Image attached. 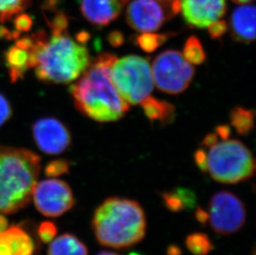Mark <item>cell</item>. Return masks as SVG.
Segmentation results:
<instances>
[{"label":"cell","instance_id":"obj_1","mask_svg":"<svg viewBox=\"0 0 256 255\" xmlns=\"http://www.w3.org/2000/svg\"><path fill=\"white\" fill-rule=\"evenodd\" d=\"M50 28V36L44 31L30 35L31 68L39 80L69 84L89 66V51L85 44L69 35L68 28Z\"/></svg>","mask_w":256,"mask_h":255},{"label":"cell","instance_id":"obj_2","mask_svg":"<svg viewBox=\"0 0 256 255\" xmlns=\"http://www.w3.org/2000/svg\"><path fill=\"white\" fill-rule=\"evenodd\" d=\"M116 60L110 53L100 54L70 87L78 110L100 123L118 120L130 110V104L120 96L110 76Z\"/></svg>","mask_w":256,"mask_h":255},{"label":"cell","instance_id":"obj_3","mask_svg":"<svg viewBox=\"0 0 256 255\" xmlns=\"http://www.w3.org/2000/svg\"><path fill=\"white\" fill-rule=\"evenodd\" d=\"M92 228L100 246L120 250L130 248L144 240L147 222L138 202L113 196L96 209Z\"/></svg>","mask_w":256,"mask_h":255},{"label":"cell","instance_id":"obj_4","mask_svg":"<svg viewBox=\"0 0 256 255\" xmlns=\"http://www.w3.org/2000/svg\"><path fill=\"white\" fill-rule=\"evenodd\" d=\"M41 158L26 148L0 147V214H14L31 200Z\"/></svg>","mask_w":256,"mask_h":255},{"label":"cell","instance_id":"obj_5","mask_svg":"<svg viewBox=\"0 0 256 255\" xmlns=\"http://www.w3.org/2000/svg\"><path fill=\"white\" fill-rule=\"evenodd\" d=\"M209 148L208 172L216 182L237 184L254 176L256 162L243 142L228 138Z\"/></svg>","mask_w":256,"mask_h":255},{"label":"cell","instance_id":"obj_6","mask_svg":"<svg viewBox=\"0 0 256 255\" xmlns=\"http://www.w3.org/2000/svg\"><path fill=\"white\" fill-rule=\"evenodd\" d=\"M110 76L120 96L131 104H140L154 90L151 66L140 56L117 59L110 69Z\"/></svg>","mask_w":256,"mask_h":255},{"label":"cell","instance_id":"obj_7","mask_svg":"<svg viewBox=\"0 0 256 255\" xmlns=\"http://www.w3.org/2000/svg\"><path fill=\"white\" fill-rule=\"evenodd\" d=\"M154 82L161 92L167 94H180L192 82L195 69L180 52L167 50L160 53L152 62Z\"/></svg>","mask_w":256,"mask_h":255},{"label":"cell","instance_id":"obj_8","mask_svg":"<svg viewBox=\"0 0 256 255\" xmlns=\"http://www.w3.org/2000/svg\"><path fill=\"white\" fill-rule=\"evenodd\" d=\"M126 21L138 32H152L158 29L180 11V1L128 0Z\"/></svg>","mask_w":256,"mask_h":255},{"label":"cell","instance_id":"obj_9","mask_svg":"<svg viewBox=\"0 0 256 255\" xmlns=\"http://www.w3.org/2000/svg\"><path fill=\"white\" fill-rule=\"evenodd\" d=\"M208 216V222L214 232L222 236H230L244 226L246 209L234 193L220 190L210 198Z\"/></svg>","mask_w":256,"mask_h":255},{"label":"cell","instance_id":"obj_10","mask_svg":"<svg viewBox=\"0 0 256 255\" xmlns=\"http://www.w3.org/2000/svg\"><path fill=\"white\" fill-rule=\"evenodd\" d=\"M32 198L36 209L46 217H58L72 209L75 198L64 180L46 179L36 182Z\"/></svg>","mask_w":256,"mask_h":255},{"label":"cell","instance_id":"obj_11","mask_svg":"<svg viewBox=\"0 0 256 255\" xmlns=\"http://www.w3.org/2000/svg\"><path fill=\"white\" fill-rule=\"evenodd\" d=\"M32 131L34 141L44 154H60L72 144L70 131L58 118H40L34 124Z\"/></svg>","mask_w":256,"mask_h":255},{"label":"cell","instance_id":"obj_12","mask_svg":"<svg viewBox=\"0 0 256 255\" xmlns=\"http://www.w3.org/2000/svg\"><path fill=\"white\" fill-rule=\"evenodd\" d=\"M180 10L189 26L206 28L226 14V0H179Z\"/></svg>","mask_w":256,"mask_h":255},{"label":"cell","instance_id":"obj_13","mask_svg":"<svg viewBox=\"0 0 256 255\" xmlns=\"http://www.w3.org/2000/svg\"><path fill=\"white\" fill-rule=\"evenodd\" d=\"M128 0H80V11L88 22L108 26L120 16Z\"/></svg>","mask_w":256,"mask_h":255},{"label":"cell","instance_id":"obj_14","mask_svg":"<svg viewBox=\"0 0 256 255\" xmlns=\"http://www.w3.org/2000/svg\"><path fill=\"white\" fill-rule=\"evenodd\" d=\"M232 38L240 44H250L256 40V7L242 4L232 12L230 20Z\"/></svg>","mask_w":256,"mask_h":255},{"label":"cell","instance_id":"obj_15","mask_svg":"<svg viewBox=\"0 0 256 255\" xmlns=\"http://www.w3.org/2000/svg\"><path fill=\"white\" fill-rule=\"evenodd\" d=\"M30 45V36H24L17 40L5 52V66L12 82L22 79L28 70L31 69Z\"/></svg>","mask_w":256,"mask_h":255},{"label":"cell","instance_id":"obj_16","mask_svg":"<svg viewBox=\"0 0 256 255\" xmlns=\"http://www.w3.org/2000/svg\"><path fill=\"white\" fill-rule=\"evenodd\" d=\"M36 246L22 227L12 226L0 234V255H35Z\"/></svg>","mask_w":256,"mask_h":255},{"label":"cell","instance_id":"obj_17","mask_svg":"<svg viewBox=\"0 0 256 255\" xmlns=\"http://www.w3.org/2000/svg\"><path fill=\"white\" fill-rule=\"evenodd\" d=\"M140 104L142 106L145 116L150 121H157L161 126H168L175 118L176 108L170 102L160 100L150 96Z\"/></svg>","mask_w":256,"mask_h":255},{"label":"cell","instance_id":"obj_18","mask_svg":"<svg viewBox=\"0 0 256 255\" xmlns=\"http://www.w3.org/2000/svg\"><path fill=\"white\" fill-rule=\"evenodd\" d=\"M164 206L172 213L191 210L196 207V196L185 188H176L170 192L160 193Z\"/></svg>","mask_w":256,"mask_h":255},{"label":"cell","instance_id":"obj_19","mask_svg":"<svg viewBox=\"0 0 256 255\" xmlns=\"http://www.w3.org/2000/svg\"><path fill=\"white\" fill-rule=\"evenodd\" d=\"M48 255H88V250L78 237L63 234L50 242Z\"/></svg>","mask_w":256,"mask_h":255},{"label":"cell","instance_id":"obj_20","mask_svg":"<svg viewBox=\"0 0 256 255\" xmlns=\"http://www.w3.org/2000/svg\"><path fill=\"white\" fill-rule=\"evenodd\" d=\"M230 124L239 134H250L254 127V111L243 107H234L230 114Z\"/></svg>","mask_w":256,"mask_h":255},{"label":"cell","instance_id":"obj_21","mask_svg":"<svg viewBox=\"0 0 256 255\" xmlns=\"http://www.w3.org/2000/svg\"><path fill=\"white\" fill-rule=\"evenodd\" d=\"M185 243L188 250L194 255H208L214 248L208 234L202 232L190 234L186 237Z\"/></svg>","mask_w":256,"mask_h":255},{"label":"cell","instance_id":"obj_22","mask_svg":"<svg viewBox=\"0 0 256 255\" xmlns=\"http://www.w3.org/2000/svg\"><path fill=\"white\" fill-rule=\"evenodd\" d=\"M184 56L194 65H200L205 62L206 56L198 38L190 36L186 39L184 46Z\"/></svg>","mask_w":256,"mask_h":255},{"label":"cell","instance_id":"obj_23","mask_svg":"<svg viewBox=\"0 0 256 255\" xmlns=\"http://www.w3.org/2000/svg\"><path fill=\"white\" fill-rule=\"evenodd\" d=\"M29 4L30 0H0V22H8L22 14Z\"/></svg>","mask_w":256,"mask_h":255},{"label":"cell","instance_id":"obj_24","mask_svg":"<svg viewBox=\"0 0 256 255\" xmlns=\"http://www.w3.org/2000/svg\"><path fill=\"white\" fill-rule=\"evenodd\" d=\"M171 34H156L152 32H142L136 38V42L145 52H154L168 40Z\"/></svg>","mask_w":256,"mask_h":255},{"label":"cell","instance_id":"obj_25","mask_svg":"<svg viewBox=\"0 0 256 255\" xmlns=\"http://www.w3.org/2000/svg\"><path fill=\"white\" fill-rule=\"evenodd\" d=\"M70 164L68 161L59 159L49 162L45 168V174L49 178H56L69 172Z\"/></svg>","mask_w":256,"mask_h":255},{"label":"cell","instance_id":"obj_26","mask_svg":"<svg viewBox=\"0 0 256 255\" xmlns=\"http://www.w3.org/2000/svg\"><path fill=\"white\" fill-rule=\"evenodd\" d=\"M58 234V227L54 222H42L38 228V236L44 243L48 244L56 237Z\"/></svg>","mask_w":256,"mask_h":255},{"label":"cell","instance_id":"obj_27","mask_svg":"<svg viewBox=\"0 0 256 255\" xmlns=\"http://www.w3.org/2000/svg\"><path fill=\"white\" fill-rule=\"evenodd\" d=\"M206 28L208 29V32L212 38L220 39L228 31V26L226 21L219 20L212 22Z\"/></svg>","mask_w":256,"mask_h":255},{"label":"cell","instance_id":"obj_28","mask_svg":"<svg viewBox=\"0 0 256 255\" xmlns=\"http://www.w3.org/2000/svg\"><path fill=\"white\" fill-rule=\"evenodd\" d=\"M12 116V107L4 94L0 93V127L4 126Z\"/></svg>","mask_w":256,"mask_h":255},{"label":"cell","instance_id":"obj_29","mask_svg":"<svg viewBox=\"0 0 256 255\" xmlns=\"http://www.w3.org/2000/svg\"><path fill=\"white\" fill-rule=\"evenodd\" d=\"M32 20L25 14H20L14 17V26L18 31L28 32L31 29Z\"/></svg>","mask_w":256,"mask_h":255},{"label":"cell","instance_id":"obj_30","mask_svg":"<svg viewBox=\"0 0 256 255\" xmlns=\"http://www.w3.org/2000/svg\"><path fill=\"white\" fill-rule=\"evenodd\" d=\"M194 160L200 171L202 172H208V154L206 152L205 150L199 148L196 150L194 154Z\"/></svg>","mask_w":256,"mask_h":255},{"label":"cell","instance_id":"obj_31","mask_svg":"<svg viewBox=\"0 0 256 255\" xmlns=\"http://www.w3.org/2000/svg\"><path fill=\"white\" fill-rule=\"evenodd\" d=\"M108 41L110 44L114 48H120L124 42V36L120 31H112L108 36Z\"/></svg>","mask_w":256,"mask_h":255},{"label":"cell","instance_id":"obj_32","mask_svg":"<svg viewBox=\"0 0 256 255\" xmlns=\"http://www.w3.org/2000/svg\"><path fill=\"white\" fill-rule=\"evenodd\" d=\"M218 140H219V137H218V134L216 132H210L204 138L202 145L203 147L209 148L213 145L216 144L218 142Z\"/></svg>","mask_w":256,"mask_h":255},{"label":"cell","instance_id":"obj_33","mask_svg":"<svg viewBox=\"0 0 256 255\" xmlns=\"http://www.w3.org/2000/svg\"><path fill=\"white\" fill-rule=\"evenodd\" d=\"M216 134L219 138L222 140H228L230 136V128L228 126H219L216 128Z\"/></svg>","mask_w":256,"mask_h":255},{"label":"cell","instance_id":"obj_34","mask_svg":"<svg viewBox=\"0 0 256 255\" xmlns=\"http://www.w3.org/2000/svg\"><path fill=\"white\" fill-rule=\"evenodd\" d=\"M196 219L199 223L202 224H206L209 219V216H208V212H206L204 210L202 209L200 207L198 206V209L196 210Z\"/></svg>","mask_w":256,"mask_h":255},{"label":"cell","instance_id":"obj_35","mask_svg":"<svg viewBox=\"0 0 256 255\" xmlns=\"http://www.w3.org/2000/svg\"><path fill=\"white\" fill-rule=\"evenodd\" d=\"M168 255H182V251L181 248H179L178 246H175V244H171L168 246L167 248Z\"/></svg>","mask_w":256,"mask_h":255},{"label":"cell","instance_id":"obj_36","mask_svg":"<svg viewBox=\"0 0 256 255\" xmlns=\"http://www.w3.org/2000/svg\"><path fill=\"white\" fill-rule=\"evenodd\" d=\"M8 227V222L6 217L2 214H0V234L4 232Z\"/></svg>","mask_w":256,"mask_h":255},{"label":"cell","instance_id":"obj_37","mask_svg":"<svg viewBox=\"0 0 256 255\" xmlns=\"http://www.w3.org/2000/svg\"><path fill=\"white\" fill-rule=\"evenodd\" d=\"M234 2H236L238 4H249V2H252L254 1V0H232Z\"/></svg>","mask_w":256,"mask_h":255},{"label":"cell","instance_id":"obj_38","mask_svg":"<svg viewBox=\"0 0 256 255\" xmlns=\"http://www.w3.org/2000/svg\"><path fill=\"white\" fill-rule=\"evenodd\" d=\"M96 255H120L118 254L113 253V252H109V251H102L100 253Z\"/></svg>","mask_w":256,"mask_h":255},{"label":"cell","instance_id":"obj_39","mask_svg":"<svg viewBox=\"0 0 256 255\" xmlns=\"http://www.w3.org/2000/svg\"><path fill=\"white\" fill-rule=\"evenodd\" d=\"M128 255H142V254H138V253H130V254H128Z\"/></svg>","mask_w":256,"mask_h":255},{"label":"cell","instance_id":"obj_40","mask_svg":"<svg viewBox=\"0 0 256 255\" xmlns=\"http://www.w3.org/2000/svg\"><path fill=\"white\" fill-rule=\"evenodd\" d=\"M252 255H256V250H254V248H253V250H252Z\"/></svg>","mask_w":256,"mask_h":255},{"label":"cell","instance_id":"obj_41","mask_svg":"<svg viewBox=\"0 0 256 255\" xmlns=\"http://www.w3.org/2000/svg\"><path fill=\"white\" fill-rule=\"evenodd\" d=\"M167 1H174V0H167Z\"/></svg>","mask_w":256,"mask_h":255}]
</instances>
